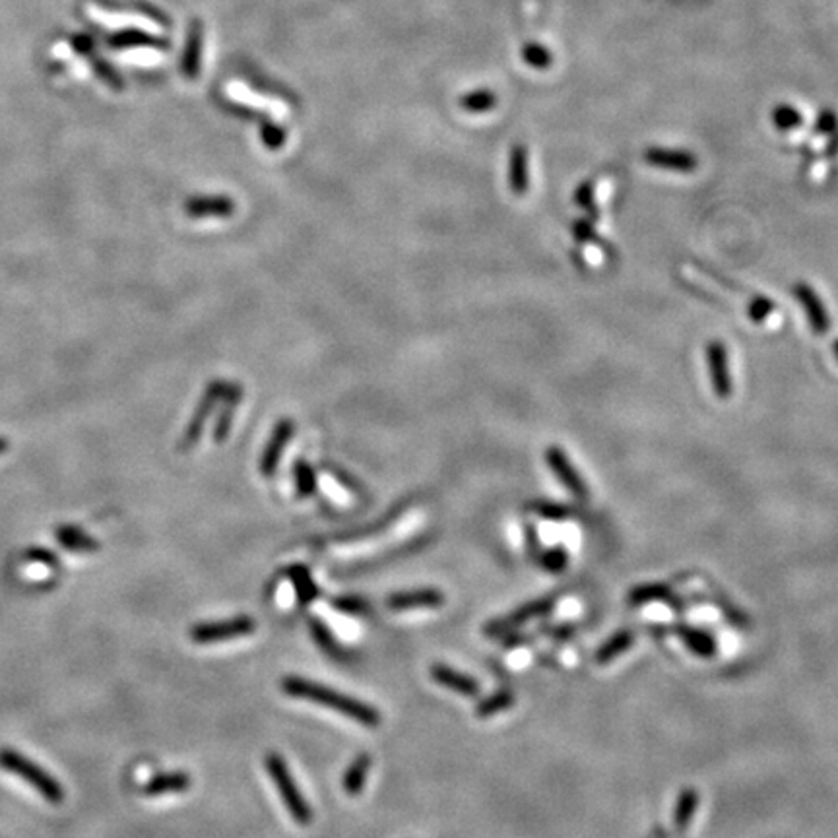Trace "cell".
<instances>
[{
  "label": "cell",
  "mask_w": 838,
  "mask_h": 838,
  "mask_svg": "<svg viewBox=\"0 0 838 838\" xmlns=\"http://www.w3.org/2000/svg\"><path fill=\"white\" fill-rule=\"evenodd\" d=\"M282 689L292 697L336 710V713L360 722L363 726L375 728L381 724V715H378L373 707L365 705L353 697L338 693L334 689L325 687L317 681H309L303 680V677H285Z\"/></svg>",
  "instance_id": "1"
},
{
  "label": "cell",
  "mask_w": 838,
  "mask_h": 838,
  "mask_svg": "<svg viewBox=\"0 0 838 838\" xmlns=\"http://www.w3.org/2000/svg\"><path fill=\"white\" fill-rule=\"evenodd\" d=\"M0 768H4L6 773L24 780V783L36 790L45 801L61 803L64 800V788L56 783L45 768L28 759V757L21 755L20 751L8 748L0 749Z\"/></svg>",
  "instance_id": "2"
},
{
  "label": "cell",
  "mask_w": 838,
  "mask_h": 838,
  "mask_svg": "<svg viewBox=\"0 0 838 838\" xmlns=\"http://www.w3.org/2000/svg\"><path fill=\"white\" fill-rule=\"evenodd\" d=\"M267 768H268L270 778L274 780L275 788H278L280 796H282L285 808H288L292 817L303 826L311 823L313 821V811H311V808H309V803L305 801V798L301 796L300 786L295 784L290 768H288V765H285V761L282 759V757L275 755V753L268 755L267 757Z\"/></svg>",
  "instance_id": "3"
},
{
  "label": "cell",
  "mask_w": 838,
  "mask_h": 838,
  "mask_svg": "<svg viewBox=\"0 0 838 838\" xmlns=\"http://www.w3.org/2000/svg\"><path fill=\"white\" fill-rule=\"evenodd\" d=\"M255 629H257L255 619L247 615H239L233 619H225V622L197 625L190 631V637L194 642H197V645H212V642L233 640L239 637L250 635Z\"/></svg>",
  "instance_id": "4"
},
{
  "label": "cell",
  "mask_w": 838,
  "mask_h": 838,
  "mask_svg": "<svg viewBox=\"0 0 838 838\" xmlns=\"http://www.w3.org/2000/svg\"><path fill=\"white\" fill-rule=\"evenodd\" d=\"M227 383L224 381H214L210 383V386L206 388V394L204 398L200 400V404L197 408V411H194V416H192V421H190V426L187 427L185 431V437H182V443H181V451H189L190 446L197 444V441L200 439V433L206 426V421H208L210 418V413L212 410L216 408V404L220 400H224L225 393H227Z\"/></svg>",
  "instance_id": "5"
},
{
  "label": "cell",
  "mask_w": 838,
  "mask_h": 838,
  "mask_svg": "<svg viewBox=\"0 0 838 838\" xmlns=\"http://www.w3.org/2000/svg\"><path fill=\"white\" fill-rule=\"evenodd\" d=\"M555 604V598L554 596H549V598H542V600H536V602H530V604H526L522 607H519V610L509 614V615H504L501 619H493V622L486 627V633L489 637H499V635H507L511 633V631L514 629H519L521 625L528 623V622H532V619L539 617V615H546L551 612V607H554Z\"/></svg>",
  "instance_id": "6"
},
{
  "label": "cell",
  "mask_w": 838,
  "mask_h": 838,
  "mask_svg": "<svg viewBox=\"0 0 838 838\" xmlns=\"http://www.w3.org/2000/svg\"><path fill=\"white\" fill-rule=\"evenodd\" d=\"M707 365H708V377L710 385H713L715 394L722 400H726L733 393L732 373L728 365V351L726 346L718 340H713L707 346Z\"/></svg>",
  "instance_id": "7"
},
{
  "label": "cell",
  "mask_w": 838,
  "mask_h": 838,
  "mask_svg": "<svg viewBox=\"0 0 838 838\" xmlns=\"http://www.w3.org/2000/svg\"><path fill=\"white\" fill-rule=\"evenodd\" d=\"M546 461H547V466L551 468V472L555 474V478L572 493V495H577L580 499L587 497V493H588L587 486H584L580 474L577 472L575 466L571 464L563 449H559V446H549V449L546 451Z\"/></svg>",
  "instance_id": "8"
},
{
  "label": "cell",
  "mask_w": 838,
  "mask_h": 838,
  "mask_svg": "<svg viewBox=\"0 0 838 838\" xmlns=\"http://www.w3.org/2000/svg\"><path fill=\"white\" fill-rule=\"evenodd\" d=\"M444 604V596L435 588H421L411 592H396L388 596L386 605L394 612L410 610H435Z\"/></svg>",
  "instance_id": "9"
},
{
  "label": "cell",
  "mask_w": 838,
  "mask_h": 838,
  "mask_svg": "<svg viewBox=\"0 0 838 838\" xmlns=\"http://www.w3.org/2000/svg\"><path fill=\"white\" fill-rule=\"evenodd\" d=\"M794 295L801 303L803 311H806L811 330L815 332V334H826L831 328V318H829V313H826L825 303L819 300V295L815 293L813 288H809L808 284H801V282L794 285Z\"/></svg>",
  "instance_id": "10"
},
{
  "label": "cell",
  "mask_w": 838,
  "mask_h": 838,
  "mask_svg": "<svg viewBox=\"0 0 838 838\" xmlns=\"http://www.w3.org/2000/svg\"><path fill=\"white\" fill-rule=\"evenodd\" d=\"M293 421L292 419H284L280 421L278 426L274 427V433H272V437L267 444V449H264L262 453V458H260V474L262 476H272L275 472V468H278V462H280V458L284 454V449H285V444L290 443L292 439V435H293Z\"/></svg>",
  "instance_id": "11"
},
{
  "label": "cell",
  "mask_w": 838,
  "mask_h": 838,
  "mask_svg": "<svg viewBox=\"0 0 838 838\" xmlns=\"http://www.w3.org/2000/svg\"><path fill=\"white\" fill-rule=\"evenodd\" d=\"M202 53H204V26L202 21L192 20L190 28L187 31L185 51H182L181 59V71L189 80H197L202 66Z\"/></svg>",
  "instance_id": "12"
},
{
  "label": "cell",
  "mask_w": 838,
  "mask_h": 838,
  "mask_svg": "<svg viewBox=\"0 0 838 838\" xmlns=\"http://www.w3.org/2000/svg\"><path fill=\"white\" fill-rule=\"evenodd\" d=\"M431 677L439 685L451 689V691L454 693H461L464 697H476L479 693V685L474 677L456 672L444 664L431 665Z\"/></svg>",
  "instance_id": "13"
},
{
  "label": "cell",
  "mask_w": 838,
  "mask_h": 838,
  "mask_svg": "<svg viewBox=\"0 0 838 838\" xmlns=\"http://www.w3.org/2000/svg\"><path fill=\"white\" fill-rule=\"evenodd\" d=\"M185 212L200 220V217H227L235 212V202L227 197H197L185 204Z\"/></svg>",
  "instance_id": "14"
},
{
  "label": "cell",
  "mask_w": 838,
  "mask_h": 838,
  "mask_svg": "<svg viewBox=\"0 0 838 838\" xmlns=\"http://www.w3.org/2000/svg\"><path fill=\"white\" fill-rule=\"evenodd\" d=\"M647 164L662 169H673L689 174L697 167V159L693 154L681 152V150H664V148H652L645 154Z\"/></svg>",
  "instance_id": "15"
},
{
  "label": "cell",
  "mask_w": 838,
  "mask_h": 838,
  "mask_svg": "<svg viewBox=\"0 0 838 838\" xmlns=\"http://www.w3.org/2000/svg\"><path fill=\"white\" fill-rule=\"evenodd\" d=\"M241 398H243V388H241V385H229L227 393L224 396V410L217 413V423L214 429L216 443H224L227 439V435L233 426V416H235V410L239 406Z\"/></svg>",
  "instance_id": "16"
},
{
  "label": "cell",
  "mask_w": 838,
  "mask_h": 838,
  "mask_svg": "<svg viewBox=\"0 0 838 838\" xmlns=\"http://www.w3.org/2000/svg\"><path fill=\"white\" fill-rule=\"evenodd\" d=\"M190 788V776L187 773H162L156 775L150 783L144 786L146 796H165V794H179Z\"/></svg>",
  "instance_id": "17"
},
{
  "label": "cell",
  "mask_w": 838,
  "mask_h": 838,
  "mask_svg": "<svg viewBox=\"0 0 838 838\" xmlns=\"http://www.w3.org/2000/svg\"><path fill=\"white\" fill-rule=\"evenodd\" d=\"M509 185L514 194H522L530 185V174H528V152L524 146H514L509 157Z\"/></svg>",
  "instance_id": "18"
},
{
  "label": "cell",
  "mask_w": 838,
  "mask_h": 838,
  "mask_svg": "<svg viewBox=\"0 0 838 838\" xmlns=\"http://www.w3.org/2000/svg\"><path fill=\"white\" fill-rule=\"evenodd\" d=\"M673 631H675V635L685 642V647L693 654H697V656L713 658L716 654V642L708 633H705V631H698L687 625H677L673 627Z\"/></svg>",
  "instance_id": "19"
},
{
  "label": "cell",
  "mask_w": 838,
  "mask_h": 838,
  "mask_svg": "<svg viewBox=\"0 0 838 838\" xmlns=\"http://www.w3.org/2000/svg\"><path fill=\"white\" fill-rule=\"evenodd\" d=\"M113 49H131V47H156V49H167L169 43L165 39H159L150 33L140 30H123L109 39Z\"/></svg>",
  "instance_id": "20"
},
{
  "label": "cell",
  "mask_w": 838,
  "mask_h": 838,
  "mask_svg": "<svg viewBox=\"0 0 838 838\" xmlns=\"http://www.w3.org/2000/svg\"><path fill=\"white\" fill-rule=\"evenodd\" d=\"M309 629H311L317 645L323 648V652L328 654L330 658H334L338 662L348 660L346 650L340 647V642L334 639V635H332V631L323 622H320V619L313 617L311 622H309Z\"/></svg>",
  "instance_id": "21"
},
{
  "label": "cell",
  "mask_w": 838,
  "mask_h": 838,
  "mask_svg": "<svg viewBox=\"0 0 838 838\" xmlns=\"http://www.w3.org/2000/svg\"><path fill=\"white\" fill-rule=\"evenodd\" d=\"M369 768H371V757L369 755L363 753L360 757H355L353 763L350 765V768L346 771V776H343V790H346L348 796L353 798V796L361 794Z\"/></svg>",
  "instance_id": "22"
},
{
  "label": "cell",
  "mask_w": 838,
  "mask_h": 838,
  "mask_svg": "<svg viewBox=\"0 0 838 838\" xmlns=\"http://www.w3.org/2000/svg\"><path fill=\"white\" fill-rule=\"evenodd\" d=\"M288 577L293 582V588L297 594V602L301 605H307L317 600L318 588L313 580V577L309 575V571L303 565H293L288 569Z\"/></svg>",
  "instance_id": "23"
},
{
  "label": "cell",
  "mask_w": 838,
  "mask_h": 838,
  "mask_svg": "<svg viewBox=\"0 0 838 838\" xmlns=\"http://www.w3.org/2000/svg\"><path fill=\"white\" fill-rule=\"evenodd\" d=\"M633 642H635V635L631 633V631H619V633H615L610 640H605L598 648V652H596V662L598 664L612 662L614 658L622 656V654H625L631 647H633Z\"/></svg>",
  "instance_id": "24"
},
{
  "label": "cell",
  "mask_w": 838,
  "mask_h": 838,
  "mask_svg": "<svg viewBox=\"0 0 838 838\" xmlns=\"http://www.w3.org/2000/svg\"><path fill=\"white\" fill-rule=\"evenodd\" d=\"M698 800L701 798H698L697 790L693 788H685L680 794V800H677L675 813H673V823H675L677 833H683L689 826V823H691L697 806H698Z\"/></svg>",
  "instance_id": "25"
},
{
  "label": "cell",
  "mask_w": 838,
  "mask_h": 838,
  "mask_svg": "<svg viewBox=\"0 0 838 838\" xmlns=\"http://www.w3.org/2000/svg\"><path fill=\"white\" fill-rule=\"evenodd\" d=\"M512 705H514V695L511 691H497L476 705V716L478 718L495 716L503 713V710L511 708Z\"/></svg>",
  "instance_id": "26"
},
{
  "label": "cell",
  "mask_w": 838,
  "mask_h": 838,
  "mask_svg": "<svg viewBox=\"0 0 838 838\" xmlns=\"http://www.w3.org/2000/svg\"><path fill=\"white\" fill-rule=\"evenodd\" d=\"M56 538H59V542L66 549L80 551V554H84V551H96L99 547L96 539H91L82 530H76V528H63V530L56 532Z\"/></svg>",
  "instance_id": "27"
},
{
  "label": "cell",
  "mask_w": 838,
  "mask_h": 838,
  "mask_svg": "<svg viewBox=\"0 0 838 838\" xmlns=\"http://www.w3.org/2000/svg\"><path fill=\"white\" fill-rule=\"evenodd\" d=\"M497 106V96L489 89H476L461 97V107L468 113H487Z\"/></svg>",
  "instance_id": "28"
},
{
  "label": "cell",
  "mask_w": 838,
  "mask_h": 838,
  "mask_svg": "<svg viewBox=\"0 0 838 838\" xmlns=\"http://www.w3.org/2000/svg\"><path fill=\"white\" fill-rule=\"evenodd\" d=\"M672 596V590L665 587V584H647V587H639L633 588L629 594V604L631 605H642L648 602H658V600H668Z\"/></svg>",
  "instance_id": "29"
},
{
  "label": "cell",
  "mask_w": 838,
  "mask_h": 838,
  "mask_svg": "<svg viewBox=\"0 0 838 838\" xmlns=\"http://www.w3.org/2000/svg\"><path fill=\"white\" fill-rule=\"evenodd\" d=\"M295 474V486H297V495L301 499L311 497L315 489H317V478H315V470L309 466L305 461H300L293 470Z\"/></svg>",
  "instance_id": "30"
},
{
  "label": "cell",
  "mask_w": 838,
  "mask_h": 838,
  "mask_svg": "<svg viewBox=\"0 0 838 838\" xmlns=\"http://www.w3.org/2000/svg\"><path fill=\"white\" fill-rule=\"evenodd\" d=\"M528 509H530L534 514L542 516V519H547V521H565L569 516L567 507H563V504H557V503H549V501H532L530 504H528Z\"/></svg>",
  "instance_id": "31"
},
{
  "label": "cell",
  "mask_w": 838,
  "mask_h": 838,
  "mask_svg": "<svg viewBox=\"0 0 838 838\" xmlns=\"http://www.w3.org/2000/svg\"><path fill=\"white\" fill-rule=\"evenodd\" d=\"M260 138H262V144L270 148V150H280V148L285 144V131L278 124L264 121L260 124Z\"/></svg>",
  "instance_id": "32"
},
{
  "label": "cell",
  "mask_w": 838,
  "mask_h": 838,
  "mask_svg": "<svg viewBox=\"0 0 838 838\" xmlns=\"http://www.w3.org/2000/svg\"><path fill=\"white\" fill-rule=\"evenodd\" d=\"M569 563V555L563 547H554L542 554L539 557V565H542L549 572H561Z\"/></svg>",
  "instance_id": "33"
},
{
  "label": "cell",
  "mask_w": 838,
  "mask_h": 838,
  "mask_svg": "<svg viewBox=\"0 0 838 838\" xmlns=\"http://www.w3.org/2000/svg\"><path fill=\"white\" fill-rule=\"evenodd\" d=\"M332 605H334L338 612L348 615H365L369 612V604L361 598H355V596H342V598L332 602Z\"/></svg>",
  "instance_id": "34"
},
{
  "label": "cell",
  "mask_w": 838,
  "mask_h": 838,
  "mask_svg": "<svg viewBox=\"0 0 838 838\" xmlns=\"http://www.w3.org/2000/svg\"><path fill=\"white\" fill-rule=\"evenodd\" d=\"M775 124L783 131L796 129V126L800 124V114L790 107H780L775 111Z\"/></svg>",
  "instance_id": "35"
},
{
  "label": "cell",
  "mask_w": 838,
  "mask_h": 838,
  "mask_svg": "<svg viewBox=\"0 0 838 838\" xmlns=\"http://www.w3.org/2000/svg\"><path fill=\"white\" fill-rule=\"evenodd\" d=\"M773 303L765 300V297H757V300L751 301L749 305V317L751 320H755V323H761V320H765L768 315L773 313Z\"/></svg>",
  "instance_id": "36"
},
{
  "label": "cell",
  "mask_w": 838,
  "mask_h": 838,
  "mask_svg": "<svg viewBox=\"0 0 838 838\" xmlns=\"http://www.w3.org/2000/svg\"><path fill=\"white\" fill-rule=\"evenodd\" d=\"M522 55H524L526 63H530L534 66H547L549 64V55H547L546 49L539 47V45H526Z\"/></svg>",
  "instance_id": "37"
},
{
  "label": "cell",
  "mask_w": 838,
  "mask_h": 838,
  "mask_svg": "<svg viewBox=\"0 0 838 838\" xmlns=\"http://www.w3.org/2000/svg\"><path fill=\"white\" fill-rule=\"evenodd\" d=\"M575 200H577L579 206H582L584 210H588V212H592V214L596 216V208H594V189H592V185H588V182H587V185H582V187L577 190Z\"/></svg>",
  "instance_id": "38"
},
{
  "label": "cell",
  "mask_w": 838,
  "mask_h": 838,
  "mask_svg": "<svg viewBox=\"0 0 838 838\" xmlns=\"http://www.w3.org/2000/svg\"><path fill=\"white\" fill-rule=\"evenodd\" d=\"M572 232H575V237L579 241H590L594 239V225L590 222H577L575 227H572Z\"/></svg>",
  "instance_id": "39"
},
{
  "label": "cell",
  "mask_w": 838,
  "mask_h": 838,
  "mask_svg": "<svg viewBox=\"0 0 838 838\" xmlns=\"http://www.w3.org/2000/svg\"><path fill=\"white\" fill-rule=\"evenodd\" d=\"M526 542H528V549L532 551V554H536V549H538V534H536V528L532 524H528L526 526Z\"/></svg>",
  "instance_id": "40"
},
{
  "label": "cell",
  "mask_w": 838,
  "mask_h": 838,
  "mask_svg": "<svg viewBox=\"0 0 838 838\" xmlns=\"http://www.w3.org/2000/svg\"><path fill=\"white\" fill-rule=\"evenodd\" d=\"M817 129H819V131H823V132H829V131H833V129H834V124H833V114H825V119L821 117V119H819V126H817Z\"/></svg>",
  "instance_id": "41"
},
{
  "label": "cell",
  "mask_w": 838,
  "mask_h": 838,
  "mask_svg": "<svg viewBox=\"0 0 838 838\" xmlns=\"http://www.w3.org/2000/svg\"><path fill=\"white\" fill-rule=\"evenodd\" d=\"M833 350H834V355H836V361H838V340L834 342V348H833Z\"/></svg>",
  "instance_id": "42"
}]
</instances>
